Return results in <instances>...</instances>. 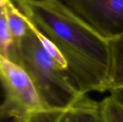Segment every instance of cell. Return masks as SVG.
Wrapping results in <instances>:
<instances>
[{"mask_svg": "<svg viewBox=\"0 0 123 122\" xmlns=\"http://www.w3.org/2000/svg\"><path fill=\"white\" fill-rule=\"evenodd\" d=\"M0 73L4 99L1 118L26 122L47 110L27 73L18 65L0 56Z\"/></svg>", "mask_w": 123, "mask_h": 122, "instance_id": "obj_3", "label": "cell"}, {"mask_svg": "<svg viewBox=\"0 0 123 122\" xmlns=\"http://www.w3.org/2000/svg\"><path fill=\"white\" fill-rule=\"evenodd\" d=\"M110 93V96L123 106V88L111 90Z\"/></svg>", "mask_w": 123, "mask_h": 122, "instance_id": "obj_9", "label": "cell"}, {"mask_svg": "<svg viewBox=\"0 0 123 122\" xmlns=\"http://www.w3.org/2000/svg\"><path fill=\"white\" fill-rule=\"evenodd\" d=\"M53 122H105L101 104L84 96L71 107L58 114Z\"/></svg>", "mask_w": 123, "mask_h": 122, "instance_id": "obj_5", "label": "cell"}, {"mask_svg": "<svg viewBox=\"0 0 123 122\" xmlns=\"http://www.w3.org/2000/svg\"><path fill=\"white\" fill-rule=\"evenodd\" d=\"M105 122H123V106L111 96L101 102Z\"/></svg>", "mask_w": 123, "mask_h": 122, "instance_id": "obj_8", "label": "cell"}, {"mask_svg": "<svg viewBox=\"0 0 123 122\" xmlns=\"http://www.w3.org/2000/svg\"><path fill=\"white\" fill-rule=\"evenodd\" d=\"M14 44L4 6L0 5V56L7 58Z\"/></svg>", "mask_w": 123, "mask_h": 122, "instance_id": "obj_7", "label": "cell"}, {"mask_svg": "<svg viewBox=\"0 0 123 122\" xmlns=\"http://www.w3.org/2000/svg\"><path fill=\"white\" fill-rule=\"evenodd\" d=\"M107 40L123 34V0H62Z\"/></svg>", "mask_w": 123, "mask_h": 122, "instance_id": "obj_4", "label": "cell"}, {"mask_svg": "<svg viewBox=\"0 0 123 122\" xmlns=\"http://www.w3.org/2000/svg\"><path fill=\"white\" fill-rule=\"evenodd\" d=\"M110 68L108 91L123 88V34L109 40Z\"/></svg>", "mask_w": 123, "mask_h": 122, "instance_id": "obj_6", "label": "cell"}, {"mask_svg": "<svg viewBox=\"0 0 123 122\" xmlns=\"http://www.w3.org/2000/svg\"><path fill=\"white\" fill-rule=\"evenodd\" d=\"M28 27L25 37L14 44L7 59L27 73L47 110L65 111L85 95L72 84L64 66L48 51L34 29Z\"/></svg>", "mask_w": 123, "mask_h": 122, "instance_id": "obj_2", "label": "cell"}, {"mask_svg": "<svg viewBox=\"0 0 123 122\" xmlns=\"http://www.w3.org/2000/svg\"><path fill=\"white\" fill-rule=\"evenodd\" d=\"M21 12L56 47L72 84L86 95L108 91L109 40L62 0H14Z\"/></svg>", "mask_w": 123, "mask_h": 122, "instance_id": "obj_1", "label": "cell"}]
</instances>
